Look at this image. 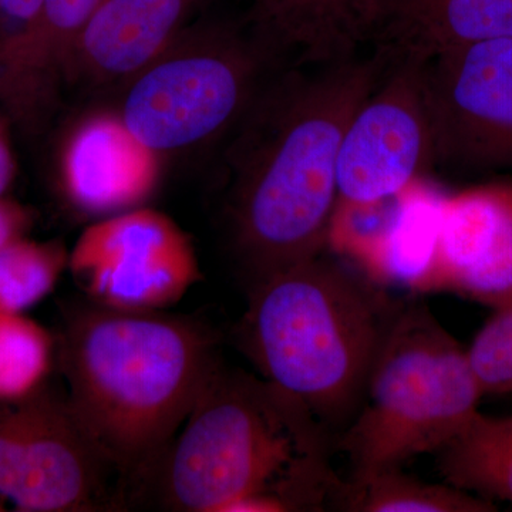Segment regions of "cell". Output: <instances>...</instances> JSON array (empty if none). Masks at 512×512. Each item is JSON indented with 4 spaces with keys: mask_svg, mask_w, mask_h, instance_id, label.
Listing matches in <instances>:
<instances>
[{
    "mask_svg": "<svg viewBox=\"0 0 512 512\" xmlns=\"http://www.w3.org/2000/svg\"><path fill=\"white\" fill-rule=\"evenodd\" d=\"M389 64L379 52L293 67L264 84L235 128L229 221L249 285L315 258L330 241L343 134Z\"/></svg>",
    "mask_w": 512,
    "mask_h": 512,
    "instance_id": "cell-1",
    "label": "cell"
},
{
    "mask_svg": "<svg viewBox=\"0 0 512 512\" xmlns=\"http://www.w3.org/2000/svg\"><path fill=\"white\" fill-rule=\"evenodd\" d=\"M330 434L264 377L218 363L180 436L130 485L124 508L175 512L323 511L345 481Z\"/></svg>",
    "mask_w": 512,
    "mask_h": 512,
    "instance_id": "cell-2",
    "label": "cell"
},
{
    "mask_svg": "<svg viewBox=\"0 0 512 512\" xmlns=\"http://www.w3.org/2000/svg\"><path fill=\"white\" fill-rule=\"evenodd\" d=\"M56 348L74 413L123 478L124 510L221 362L217 336L194 319L84 299L64 308Z\"/></svg>",
    "mask_w": 512,
    "mask_h": 512,
    "instance_id": "cell-3",
    "label": "cell"
},
{
    "mask_svg": "<svg viewBox=\"0 0 512 512\" xmlns=\"http://www.w3.org/2000/svg\"><path fill=\"white\" fill-rule=\"evenodd\" d=\"M399 303L318 255L249 285L238 348L268 382L302 403L328 433H342Z\"/></svg>",
    "mask_w": 512,
    "mask_h": 512,
    "instance_id": "cell-4",
    "label": "cell"
},
{
    "mask_svg": "<svg viewBox=\"0 0 512 512\" xmlns=\"http://www.w3.org/2000/svg\"><path fill=\"white\" fill-rule=\"evenodd\" d=\"M484 394L466 348L423 305H400L356 416L336 440L349 481L437 453L478 413Z\"/></svg>",
    "mask_w": 512,
    "mask_h": 512,
    "instance_id": "cell-5",
    "label": "cell"
},
{
    "mask_svg": "<svg viewBox=\"0 0 512 512\" xmlns=\"http://www.w3.org/2000/svg\"><path fill=\"white\" fill-rule=\"evenodd\" d=\"M272 63L252 30L218 22L190 25L124 84L117 111L160 156L205 146L238 127Z\"/></svg>",
    "mask_w": 512,
    "mask_h": 512,
    "instance_id": "cell-6",
    "label": "cell"
},
{
    "mask_svg": "<svg viewBox=\"0 0 512 512\" xmlns=\"http://www.w3.org/2000/svg\"><path fill=\"white\" fill-rule=\"evenodd\" d=\"M0 498L20 512L123 510V478L47 383L0 406Z\"/></svg>",
    "mask_w": 512,
    "mask_h": 512,
    "instance_id": "cell-7",
    "label": "cell"
},
{
    "mask_svg": "<svg viewBox=\"0 0 512 512\" xmlns=\"http://www.w3.org/2000/svg\"><path fill=\"white\" fill-rule=\"evenodd\" d=\"M67 269L84 299L120 311H164L202 279L190 235L147 207L90 224Z\"/></svg>",
    "mask_w": 512,
    "mask_h": 512,
    "instance_id": "cell-8",
    "label": "cell"
},
{
    "mask_svg": "<svg viewBox=\"0 0 512 512\" xmlns=\"http://www.w3.org/2000/svg\"><path fill=\"white\" fill-rule=\"evenodd\" d=\"M424 63L390 62L350 119L336 170L338 207L375 208L402 194L436 163Z\"/></svg>",
    "mask_w": 512,
    "mask_h": 512,
    "instance_id": "cell-9",
    "label": "cell"
},
{
    "mask_svg": "<svg viewBox=\"0 0 512 512\" xmlns=\"http://www.w3.org/2000/svg\"><path fill=\"white\" fill-rule=\"evenodd\" d=\"M436 163L512 171V39L447 50L424 63Z\"/></svg>",
    "mask_w": 512,
    "mask_h": 512,
    "instance_id": "cell-10",
    "label": "cell"
},
{
    "mask_svg": "<svg viewBox=\"0 0 512 512\" xmlns=\"http://www.w3.org/2000/svg\"><path fill=\"white\" fill-rule=\"evenodd\" d=\"M453 292L500 308L512 299V183L470 188L440 205L420 293Z\"/></svg>",
    "mask_w": 512,
    "mask_h": 512,
    "instance_id": "cell-11",
    "label": "cell"
},
{
    "mask_svg": "<svg viewBox=\"0 0 512 512\" xmlns=\"http://www.w3.org/2000/svg\"><path fill=\"white\" fill-rule=\"evenodd\" d=\"M161 158L117 109L92 111L64 134L57 183L70 207L100 220L144 207L160 183Z\"/></svg>",
    "mask_w": 512,
    "mask_h": 512,
    "instance_id": "cell-12",
    "label": "cell"
},
{
    "mask_svg": "<svg viewBox=\"0 0 512 512\" xmlns=\"http://www.w3.org/2000/svg\"><path fill=\"white\" fill-rule=\"evenodd\" d=\"M202 0H100L74 37L60 83L104 89L130 82L191 25Z\"/></svg>",
    "mask_w": 512,
    "mask_h": 512,
    "instance_id": "cell-13",
    "label": "cell"
},
{
    "mask_svg": "<svg viewBox=\"0 0 512 512\" xmlns=\"http://www.w3.org/2000/svg\"><path fill=\"white\" fill-rule=\"evenodd\" d=\"M376 0H252L251 30L275 60L316 67L356 56L370 40Z\"/></svg>",
    "mask_w": 512,
    "mask_h": 512,
    "instance_id": "cell-14",
    "label": "cell"
},
{
    "mask_svg": "<svg viewBox=\"0 0 512 512\" xmlns=\"http://www.w3.org/2000/svg\"><path fill=\"white\" fill-rule=\"evenodd\" d=\"M512 39V0H376L372 36L390 62Z\"/></svg>",
    "mask_w": 512,
    "mask_h": 512,
    "instance_id": "cell-15",
    "label": "cell"
},
{
    "mask_svg": "<svg viewBox=\"0 0 512 512\" xmlns=\"http://www.w3.org/2000/svg\"><path fill=\"white\" fill-rule=\"evenodd\" d=\"M47 0H0V107L10 123L39 133L56 109L40 73Z\"/></svg>",
    "mask_w": 512,
    "mask_h": 512,
    "instance_id": "cell-16",
    "label": "cell"
},
{
    "mask_svg": "<svg viewBox=\"0 0 512 512\" xmlns=\"http://www.w3.org/2000/svg\"><path fill=\"white\" fill-rule=\"evenodd\" d=\"M447 484L485 500L512 504V414L478 412L463 430L437 451Z\"/></svg>",
    "mask_w": 512,
    "mask_h": 512,
    "instance_id": "cell-17",
    "label": "cell"
},
{
    "mask_svg": "<svg viewBox=\"0 0 512 512\" xmlns=\"http://www.w3.org/2000/svg\"><path fill=\"white\" fill-rule=\"evenodd\" d=\"M340 510L355 512H493L497 505L453 485L424 483L402 468L345 481Z\"/></svg>",
    "mask_w": 512,
    "mask_h": 512,
    "instance_id": "cell-18",
    "label": "cell"
},
{
    "mask_svg": "<svg viewBox=\"0 0 512 512\" xmlns=\"http://www.w3.org/2000/svg\"><path fill=\"white\" fill-rule=\"evenodd\" d=\"M56 359V336L45 326L25 313H0V406L39 392Z\"/></svg>",
    "mask_w": 512,
    "mask_h": 512,
    "instance_id": "cell-19",
    "label": "cell"
},
{
    "mask_svg": "<svg viewBox=\"0 0 512 512\" xmlns=\"http://www.w3.org/2000/svg\"><path fill=\"white\" fill-rule=\"evenodd\" d=\"M69 266L60 241L16 239L0 248V313H25L47 298Z\"/></svg>",
    "mask_w": 512,
    "mask_h": 512,
    "instance_id": "cell-20",
    "label": "cell"
},
{
    "mask_svg": "<svg viewBox=\"0 0 512 512\" xmlns=\"http://www.w3.org/2000/svg\"><path fill=\"white\" fill-rule=\"evenodd\" d=\"M493 312L467 348L484 397L512 394V299Z\"/></svg>",
    "mask_w": 512,
    "mask_h": 512,
    "instance_id": "cell-21",
    "label": "cell"
},
{
    "mask_svg": "<svg viewBox=\"0 0 512 512\" xmlns=\"http://www.w3.org/2000/svg\"><path fill=\"white\" fill-rule=\"evenodd\" d=\"M100 0H47L43 18L40 73L47 92L59 100L60 69L74 37Z\"/></svg>",
    "mask_w": 512,
    "mask_h": 512,
    "instance_id": "cell-22",
    "label": "cell"
},
{
    "mask_svg": "<svg viewBox=\"0 0 512 512\" xmlns=\"http://www.w3.org/2000/svg\"><path fill=\"white\" fill-rule=\"evenodd\" d=\"M35 214L26 205L9 197L0 198V248L16 239L28 237Z\"/></svg>",
    "mask_w": 512,
    "mask_h": 512,
    "instance_id": "cell-23",
    "label": "cell"
},
{
    "mask_svg": "<svg viewBox=\"0 0 512 512\" xmlns=\"http://www.w3.org/2000/svg\"><path fill=\"white\" fill-rule=\"evenodd\" d=\"M10 121L3 114L0 116V198L8 197L10 187L18 173L15 148L10 137Z\"/></svg>",
    "mask_w": 512,
    "mask_h": 512,
    "instance_id": "cell-24",
    "label": "cell"
},
{
    "mask_svg": "<svg viewBox=\"0 0 512 512\" xmlns=\"http://www.w3.org/2000/svg\"><path fill=\"white\" fill-rule=\"evenodd\" d=\"M5 507H6L5 501H3L2 498H0V512L6 511Z\"/></svg>",
    "mask_w": 512,
    "mask_h": 512,
    "instance_id": "cell-25",
    "label": "cell"
}]
</instances>
